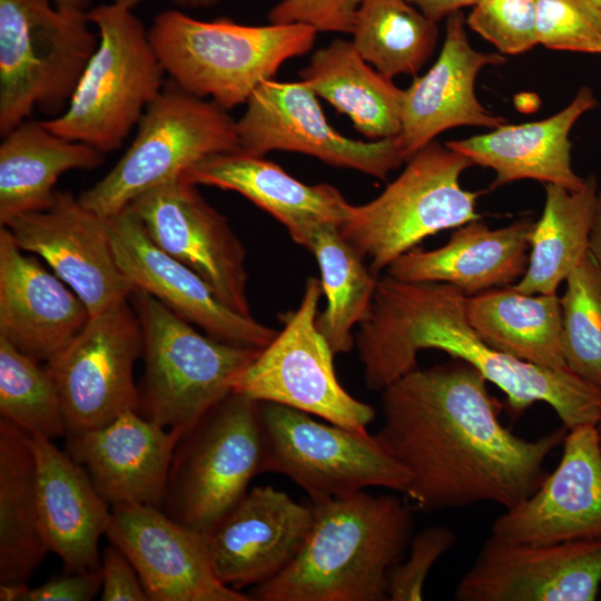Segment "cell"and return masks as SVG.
<instances>
[{"instance_id":"3","label":"cell","mask_w":601,"mask_h":601,"mask_svg":"<svg viewBox=\"0 0 601 601\" xmlns=\"http://www.w3.org/2000/svg\"><path fill=\"white\" fill-rule=\"evenodd\" d=\"M312 524L295 559L255 585V601H382L387 574L413 530L411 508L395 495L312 501Z\"/></svg>"},{"instance_id":"5","label":"cell","mask_w":601,"mask_h":601,"mask_svg":"<svg viewBox=\"0 0 601 601\" xmlns=\"http://www.w3.org/2000/svg\"><path fill=\"white\" fill-rule=\"evenodd\" d=\"M99 42L66 110L43 125L104 154L119 149L160 92L166 73L141 21L116 2L87 12Z\"/></svg>"},{"instance_id":"18","label":"cell","mask_w":601,"mask_h":601,"mask_svg":"<svg viewBox=\"0 0 601 601\" xmlns=\"http://www.w3.org/2000/svg\"><path fill=\"white\" fill-rule=\"evenodd\" d=\"M105 535L128 556L149 601H250L218 579L206 536L160 508L112 505Z\"/></svg>"},{"instance_id":"17","label":"cell","mask_w":601,"mask_h":601,"mask_svg":"<svg viewBox=\"0 0 601 601\" xmlns=\"http://www.w3.org/2000/svg\"><path fill=\"white\" fill-rule=\"evenodd\" d=\"M4 227L20 249L46 260L90 316L136 289L117 264L110 219L86 208L68 190H56L47 209L20 215Z\"/></svg>"},{"instance_id":"38","label":"cell","mask_w":601,"mask_h":601,"mask_svg":"<svg viewBox=\"0 0 601 601\" xmlns=\"http://www.w3.org/2000/svg\"><path fill=\"white\" fill-rule=\"evenodd\" d=\"M536 39L553 50L601 53V12L589 0H539Z\"/></svg>"},{"instance_id":"47","label":"cell","mask_w":601,"mask_h":601,"mask_svg":"<svg viewBox=\"0 0 601 601\" xmlns=\"http://www.w3.org/2000/svg\"><path fill=\"white\" fill-rule=\"evenodd\" d=\"M141 0H115L116 3L127 7L129 9L134 8ZM177 6L184 8H209L215 6L219 0H173Z\"/></svg>"},{"instance_id":"30","label":"cell","mask_w":601,"mask_h":601,"mask_svg":"<svg viewBox=\"0 0 601 601\" xmlns=\"http://www.w3.org/2000/svg\"><path fill=\"white\" fill-rule=\"evenodd\" d=\"M300 78L370 140L398 136L404 90L374 70L352 41L335 39L312 56Z\"/></svg>"},{"instance_id":"50","label":"cell","mask_w":601,"mask_h":601,"mask_svg":"<svg viewBox=\"0 0 601 601\" xmlns=\"http://www.w3.org/2000/svg\"><path fill=\"white\" fill-rule=\"evenodd\" d=\"M601 12V0H589Z\"/></svg>"},{"instance_id":"13","label":"cell","mask_w":601,"mask_h":601,"mask_svg":"<svg viewBox=\"0 0 601 601\" xmlns=\"http://www.w3.org/2000/svg\"><path fill=\"white\" fill-rule=\"evenodd\" d=\"M142 353L141 325L127 298L91 315L46 362L59 394L66 436L104 427L126 411L140 412L134 365Z\"/></svg>"},{"instance_id":"36","label":"cell","mask_w":601,"mask_h":601,"mask_svg":"<svg viewBox=\"0 0 601 601\" xmlns=\"http://www.w3.org/2000/svg\"><path fill=\"white\" fill-rule=\"evenodd\" d=\"M0 415L31 436H66L59 394L46 366L0 337Z\"/></svg>"},{"instance_id":"44","label":"cell","mask_w":601,"mask_h":601,"mask_svg":"<svg viewBox=\"0 0 601 601\" xmlns=\"http://www.w3.org/2000/svg\"><path fill=\"white\" fill-rule=\"evenodd\" d=\"M430 20L437 22L464 7H474L479 0H406Z\"/></svg>"},{"instance_id":"11","label":"cell","mask_w":601,"mask_h":601,"mask_svg":"<svg viewBox=\"0 0 601 601\" xmlns=\"http://www.w3.org/2000/svg\"><path fill=\"white\" fill-rule=\"evenodd\" d=\"M260 473L287 476L312 501L349 495L370 486L405 492L407 471L375 435L315 421L311 414L258 402Z\"/></svg>"},{"instance_id":"37","label":"cell","mask_w":601,"mask_h":601,"mask_svg":"<svg viewBox=\"0 0 601 601\" xmlns=\"http://www.w3.org/2000/svg\"><path fill=\"white\" fill-rule=\"evenodd\" d=\"M559 297L566 367L601 390V268L589 250Z\"/></svg>"},{"instance_id":"19","label":"cell","mask_w":601,"mask_h":601,"mask_svg":"<svg viewBox=\"0 0 601 601\" xmlns=\"http://www.w3.org/2000/svg\"><path fill=\"white\" fill-rule=\"evenodd\" d=\"M111 244L119 268L144 290L205 334L263 349L278 334L253 316H244L215 295L193 269L159 248L129 208L110 218Z\"/></svg>"},{"instance_id":"14","label":"cell","mask_w":601,"mask_h":601,"mask_svg":"<svg viewBox=\"0 0 601 601\" xmlns=\"http://www.w3.org/2000/svg\"><path fill=\"white\" fill-rule=\"evenodd\" d=\"M236 120L240 151L264 157L296 151L323 162L385 179L407 161L398 136L362 141L341 135L327 121L316 93L303 80L264 81Z\"/></svg>"},{"instance_id":"49","label":"cell","mask_w":601,"mask_h":601,"mask_svg":"<svg viewBox=\"0 0 601 601\" xmlns=\"http://www.w3.org/2000/svg\"><path fill=\"white\" fill-rule=\"evenodd\" d=\"M595 427H597V431H598L599 441H600V445H601V415H600V418H599Z\"/></svg>"},{"instance_id":"24","label":"cell","mask_w":601,"mask_h":601,"mask_svg":"<svg viewBox=\"0 0 601 601\" xmlns=\"http://www.w3.org/2000/svg\"><path fill=\"white\" fill-rule=\"evenodd\" d=\"M457 11L447 17L442 50L430 70L404 90L398 138L407 160L441 132L459 126L496 128L505 119L491 114L476 99L474 82L485 66L505 62L500 53L474 50Z\"/></svg>"},{"instance_id":"12","label":"cell","mask_w":601,"mask_h":601,"mask_svg":"<svg viewBox=\"0 0 601 601\" xmlns=\"http://www.w3.org/2000/svg\"><path fill=\"white\" fill-rule=\"evenodd\" d=\"M322 294L321 280L309 277L299 306L284 316L283 331L235 376L231 391L367 432L375 410L342 387L334 368L335 354L317 328Z\"/></svg>"},{"instance_id":"34","label":"cell","mask_w":601,"mask_h":601,"mask_svg":"<svg viewBox=\"0 0 601 601\" xmlns=\"http://www.w3.org/2000/svg\"><path fill=\"white\" fill-rule=\"evenodd\" d=\"M307 250L319 265L327 300L325 309L317 315V328L335 355L346 353L354 344L352 328L368 313L378 277L343 238L335 223L315 225Z\"/></svg>"},{"instance_id":"26","label":"cell","mask_w":601,"mask_h":601,"mask_svg":"<svg viewBox=\"0 0 601 601\" xmlns=\"http://www.w3.org/2000/svg\"><path fill=\"white\" fill-rule=\"evenodd\" d=\"M183 175L196 185L243 195L282 223L306 249L315 225L331 221L339 226L351 207L334 186L304 184L277 164L240 150L210 155Z\"/></svg>"},{"instance_id":"41","label":"cell","mask_w":601,"mask_h":601,"mask_svg":"<svg viewBox=\"0 0 601 601\" xmlns=\"http://www.w3.org/2000/svg\"><path fill=\"white\" fill-rule=\"evenodd\" d=\"M362 0H282L268 13L270 23H302L317 32L352 33Z\"/></svg>"},{"instance_id":"21","label":"cell","mask_w":601,"mask_h":601,"mask_svg":"<svg viewBox=\"0 0 601 601\" xmlns=\"http://www.w3.org/2000/svg\"><path fill=\"white\" fill-rule=\"evenodd\" d=\"M311 524V506L272 485L253 487L206 535L215 573L235 590L268 581L295 559Z\"/></svg>"},{"instance_id":"25","label":"cell","mask_w":601,"mask_h":601,"mask_svg":"<svg viewBox=\"0 0 601 601\" xmlns=\"http://www.w3.org/2000/svg\"><path fill=\"white\" fill-rule=\"evenodd\" d=\"M534 223L520 219L499 229L473 220L456 228L440 248L414 247L396 258L386 274L402 282H441L466 296L505 287L521 278L529 264Z\"/></svg>"},{"instance_id":"48","label":"cell","mask_w":601,"mask_h":601,"mask_svg":"<svg viewBox=\"0 0 601 601\" xmlns=\"http://www.w3.org/2000/svg\"><path fill=\"white\" fill-rule=\"evenodd\" d=\"M57 8L85 10L89 4V0H51Z\"/></svg>"},{"instance_id":"39","label":"cell","mask_w":601,"mask_h":601,"mask_svg":"<svg viewBox=\"0 0 601 601\" xmlns=\"http://www.w3.org/2000/svg\"><path fill=\"white\" fill-rule=\"evenodd\" d=\"M539 0H479L466 23L500 52L516 55L538 43Z\"/></svg>"},{"instance_id":"4","label":"cell","mask_w":601,"mask_h":601,"mask_svg":"<svg viewBox=\"0 0 601 601\" xmlns=\"http://www.w3.org/2000/svg\"><path fill=\"white\" fill-rule=\"evenodd\" d=\"M316 33L302 23L247 26L228 18L203 21L168 10L155 18L148 38L171 80L229 110L246 104L285 61L307 53Z\"/></svg>"},{"instance_id":"6","label":"cell","mask_w":601,"mask_h":601,"mask_svg":"<svg viewBox=\"0 0 601 601\" xmlns=\"http://www.w3.org/2000/svg\"><path fill=\"white\" fill-rule=\"evenodd\" d=\"M85 10L51 0H0V134L37 108L61 115L97 49Z\"/></svg>"},{"instance_id":"15","label":"cell","mask_w":601,"mask_h":601,"mask_svg":"<svg viewBox=\"0 0 601 601\" xmlns=\"http://www.w3.org/2000/svg\"><path fill=\"white\" fill-rule=\"evenodd\" d=\"M128 207L159 248L199 275L230 309L252 316L245 247L196 184L181 174L141 194Z\"/></svg>"},{"instance_id":"1","label":"cell","mask_w":601,"mask_h":601,"mask_svg":"<svg viewBox=\"0 0 601 601\" xmlns=\"http://www.w3.org/2000/svg\"><path fill=\"white\" fill-rule=\"evenodd\" d=\"M486 378L453 358L415 368L382 393L384 423L375 435L407 471L404 494L424 512L491 502L513 508L549 474L545 461L563 443L562 426L536 440L512 433Z\"/></svg>"},{"instance_id":"10","label":"cell","mask_w":601,"mask_h":601,"mask_svg":"<svg viewBox=\"0 0 601 601\" xmlns=\"http://www.w3.org/2000/svg\"><path fill=\"white\" fill-rule=\"evenodd\" d=\"M262 457L258 402L231 391L180 436L160 509L206 536L247 493Z\"/></svg>"},{"instance_id":"22","label":"cell","mask_w":601,"mask_h":601,"mask_svg":"<svg viewBox=\"0 0 601 601\" xmlns=\"http://www.w3.org/2000/svg\"><path fill=\"white\" fill-rule=\"evenodd\" d=\"M181 435L137 411H126L104 427L67 435L66 452L87 470L109 505L161 508Z\"/></svg>"},{"instance_id":"45","label":"cell","mask_w":601,"mask_h":601,"mask_svg":"<svg viewBox=\"0 0 601 601\" xmlns=\"http://www.w3.org/2000/svg\"><path fill=\"white\" fill-rule=\"evenodd\" d=\"M31 588L27 582L0 584L1 601H29Z\"/></svg>"},{"instance_id":"32","label":"cell","mask_w":601,"mask_h":601,"mask_svg":"<svg viewBox=\"0 0 601 601\" xmlns=\"http://www.w3.org/2000/svg\"><path fill=\"white\" fill-rule=\"evenodd\" d=\"M49 549L37 499L31 435L0 418V584L28 582Z\"/></svg>"},{"instance_id":"20","label":"cell","mask_w":601,"mask_h":601,"mask_svg":"<svg viewBox=\"0 0 601 601\" xmlns=\"http://www.w3.org/2000/svg\"><path fill=\"white\" fill-rule=\"evenodd\" d=\"M562 445L556 467L532 495L495 519L492 535L529 544L601 538V445L595 425L568 430Z\"/></svg>"},{"instance_id":"31","label":"cell","mask_w":601,"mask_h":601,"mask_svg":"<svg viewBox=\"0 0 601 601\" xmlns=\"http://www.w3.org/2000/svg\"><path fill=\"white\" fill-rule=\"evenodd\" d=\"M467 319L491 347L532 364L568 368L562 352V311L556 294L528 295L512 285L465 298Z\"/></svg>"},{"instance_id":"35","label":"cell","mask_w":601,"mask_h":601,"mask_svg":"<svg viewBox=\"0 0 601 601\" xmlns=\"http://www.w3.org/2000/svg\"><path fill=\"white\" fill-rule=\"evenodd\" d=\"M352 35L361 57L393 78L421 70L439 31L436 22L406 0H362Z\"/></svg>"},{"instance_id":"7","label":"cell","mask_w":601,"mask_h":601,"mask_svg":"<svg viewBox=\"0 0 601 601\" xmlns=\"http://www.w3.org/2000/svg\"><path fill=\"white\" fill-rule=\"evenodd\" d=\"M129 300L144 336L140 414L186 433L231 392V382L262 349L199 333L150 294Z\"/></svg>"},{"instance_id":"8","label":"cell","mask_w":601,"mask_h":601,"mask_svg":"<svg viewBox=\"0 0 601 601\" xmlns=\"http://www.w3.org/2000/svg\"><path fill=\"white\" fill-rule=\"evenodd\" d=\"M406 162L380 196L351 205L338 226L376 277L426 237L481 218L475 211L480 193L460 185V175L474 166L470 158L433 140Z\"/></svg>"},{"instance_id":"40","label":"cell","mask_w":601,"mask_h":601,"mask_svg":"<svg viewBox=\"0 0 601 601\" xmlns=\"http://www.w3.org/2000/svg\"><path fill=\"white\" fill-rule=\"evenodd\" d=\"M456 543V534L445 525H431L410 542L406 562H397L387 574L386 595L391 601H420L433 564Z\"/></svg>"},{"instance_id":"16","label":"cell","mask_w":601,"mask_h":601,"mask_svg":"<svg viewBox=\"0 0 601 601\" xmlns=\"http://www.w3.org/2000/svg\"><path fill=\"white\" fill-rule=\"evenodd\" d=\"M601 588V538L553 544L491 534L455 589L459 601H594Z\"/></svg>"},{"instance_id":"46","label":"cell","mask_w":601,"mask_h":601,"mask_svg":"<svg viewBox=\"0 0 601 601\" xmlns=\"http://www.w3.org/2000/svg\"><path fill=\"white\" fill-rule=\"evenodd\" d=\"M590 252L601 268V194H599L594 221L590 235Z\"/></svg>"},{"instance_id":"27","label":"cell","mask_w":601,"mask_h":601,"mask_svg":"<svg viewBox=\"0 0 601 601\" xmlns=\"http://www.w3.org/2000/svg\"><path fill=\"white\" fill-rule=\"evenodd\" d=\"M36 457L37 499L43 536L66 572L100 569L99 539L111 509L87 470L51 440L31 436Z\"/></svg>"},{"instance_id":"28","label":"cell","mask_w":601,"mask_h":601,"mask_svg":"<svg viewBox=\"0 0 601 601\" xmlns=\"http://www.w3.org/2000/svg\"><path fill=\"white\" fill-rule=\"evenodd\" d=\"M597 105L593 92L582 87L571 104L554 116L529 124L502 125L494 130L446 147L494 170L491 188L520 180L534 179L574 191L583 187L571 166L569 135L575 121Z\"/></svg>"},{"instance_id":"2","label":"cell","mask_w":601,"mask_h":601,"mask_svg":"<svg viewBox=\"0 0 601 601\" xmlns=\"http://www.w3.org/2000/svg\"><path fill=\"white\" fill-rule=\"evenodd\" d=\"M466 295L441 282H402L380 276L356 346L368 390L382 392L417 368L421 349L435 348L473 365L506 396L512 420L544 402L566 428L587 422L598 391L569 368L553 370L519 359L487 345L471 326Z\"/></svg>"},{"instance_id":"29","label":"cell","mask_w":601,"mask_h":601,"mask_svg":"<svg viewBox=\"0 0 601 601\" xmlns=\"http://www.w3.org/2000/svg\"><path fill=\"white\" fill-rule=\"evenodd\" d=\"M105 154L85 142L50 131L42 120L18 125L0 145V224L47 209L58 178L73 169H95Z\"/></svg>"},{"instance_id":"43","label":"cell","mask_w":601,"mask_h":601,"mask_svg":"<svg viewBox=\"0 0 601 601\" xmlns=\"http://www.w3.org/2000/svg\"><path fill=\"white\" fill-rule=\"evenodd\" d=\"M101 571L66 572L30 591L29 601H89L101 588Z\"/></svg>"},{"instance_id":"9","label":"cell","mask_w":601,"mask_h":601,"mask_svg":"<svg viewBox=\"0 0 601 601\" xmlns=\"http://www.w3.org/2000/svg\"><path fill=\"white\" fill-rule=\"evenodd\" d=\"M129 148L79 201L112 218L147 190L215 154L239 151L236 120L213 100L181 89L170 78L148 105Z\"/></svg>"},{"instance_id":"42","label":"cell","mask_w":601,"mask_h":601,"mask_svg":"<svg viewBox=\"0 0 601 601\" xmlns=\"http://www.w3.org/2000/svg\"><path fill=\"white\" fill-rule=\"evenodd\" d=\"M100 571L102 601H149L135 566L117 545L104 549Z\"/></svg>"},{"instance_id":"33","label":"cell","mask_w":601,"mask_h":601,"mask_svg":"<svg viewBox=\"0 0 601 601\" xmlns=\"http://www.w3.org/2000/svg\"><path fill=\"white\" fill-rule=\"evenodd\" d=\"M545 205L530 237L529 264L512 285L528 295L556 294L559 285L590 250V235L599 198L594 175L571 191L545 184Z\"/></svg>"},{"instance_id":"23","label":"cell","mask_w":601,"mask_h":601,"mask_svg":"<svg viewBox=\"0 0 601 601\" xmlns=\"http://www.w3.org/2000/svg\"><path fill=\"white\" fill-rule=\"evenodd\" d=\"M22 252L1 226L0 337L46 363L80 332L90 313L62 279Z\"/></svg>"}]
</instances>
